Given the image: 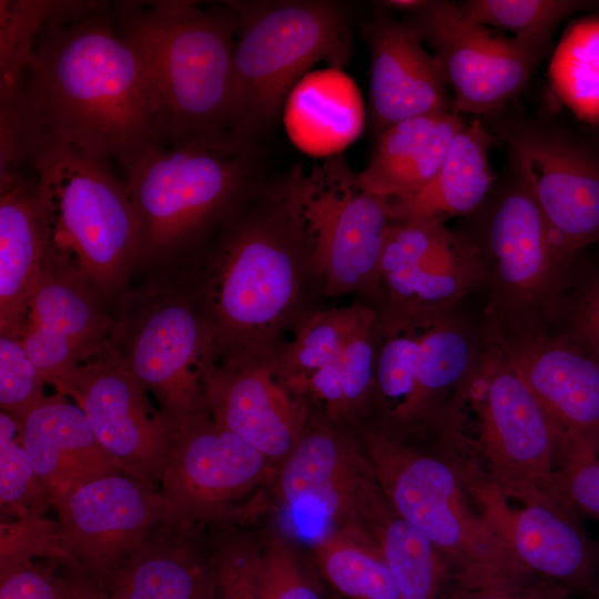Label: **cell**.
Here are the masks:
<instances>
[{
  "label": "cell",
  "instance_id": "obj_26",
  "mask_svg": "<svg viewBox=\"0 0 599 599\" xmlns=\"http://www.w3.org/2000/svg\"><path fill=\"white\" fill-rule=\"evenodd\" d=\"M49 263L34 179L0 171V333L20 335L31 295Z\"/></svg>",
  "mask_w": 599,
  "mask_h": 599
},
{
  "label": "cell",
  "instance_id": "obj_33",
  "mask_svg": "<svg viewBox=\"0 0 599 599\" xmlns=\"http://www.w3.org/2000/svg\"><path fill=\"white\" fill-rule=\"evenodd\" d=\"M95 1H0V101L16 100L43 30L52 22L84 14Z\"/></svg>",
  "mask_w": 599,
  "mask_h": 599
},
{
  "label": "cell",
  "instance_id": "obj_10",
  "mask_svg": "<svg viewBox=\"0 0 599 599\" xmlns=\"http://www.w3.org/2000/svg\"><path fill=\"white\" fill-rule=\"evenodd\" d=\"M506 172L473 214L468 234L489 271L501 311L516 319L519 331L534 329L531 321L558 294L570 265L560 255L545 216L509 159Z\"/></svg>",
  "mask_w": 599,
  "mask_h": 599
},
{
  "label": "cell",
  "instance_id": "obj_35",
  "mask_svg": "<svg viewBox=\"0 0 599 599\" xmlns=\"http://www.w3.org/2000/svg\"><path fill=\"white\" fill-rule=\"evenodd\" d=\"M376 329L357 336L298 383L294 390L319 402L332 419L351 418L374 388Z\"/></svg>",
  "mask_w": 599,
  "mask_h": 599
},
{
  "label": "cell",
  "instance_id": "obj_3",
  "mask_svg": "<svg viewBox=\"0 0 599 599\" xmlns=\"http://www.w3.org/2000/svg\"><path fill=\"white\" fill-rule=\"evenodd\" d=\"M27 163L50 261L101 293L119 290L142 256L141 223L124 181L106 161L58 144H29Z\"/></svg>",
  "mask_w": 599,
  "mask_h": 599
},
{
  "label": "cell",
  "instance_id": "obj_29",
  "mask_svg": "<svg viewBox=\"0 0 599 599\" xmlns=\"http://www.w3.org/2000/svg\"><path fill=\"white\" fill-rule=\"evenodd\" d=\"M193 527L162 524L108 578L112 599H200L206 560L191 541Z\"/></svg>",
  "mask_w": 599,
  "mask_h": 599
},
{
  "label": "cell",
  "instance_id": "obj_11",
  "mask_svg": "<svg viewBox=\"0 0 599 599\" xmlns=\"http://www.w3.org/2000/svg\"><path fill=\"white\" fill-rule=\"evenodd\" d=\"M379 334L374 387L389 422L407 427L440 418L480 352L468 326L449 311L395 309Z\"/></svg>",
  "mask_w": 599,
  "mask_h": 599
},
{
  "label": "cell",
  "instance_id": "obj_12",
  "mask_svg": "<svg viewBox=\"0 0 599 599\" xmlns=\"http://www.w3.org/2000/svg\"><path fill=\"white\" fill-rule=\"evenodd\" d=\"M300 254L304 243L284 196L231 235L212 290L214 341L230 338L247 352L281 321L294 301Z\"/></svg>",
  "mask_w": 599,
  "mask_h": 599
},
{
  "label": "cell",
  "instance_id": "obj_21",
  "mask_svg": "<svg viewBox=\"0 0 599 599\" xmlns=\"http://www.w3.org/2000/svg\"><path fill=\"white\" fill-rule=\"evenodd\" d=\"M204 396L206 409L220 427L277 468L307 426L303 396L278 368L258 361L253 352L237 353L222 367L211 366L204 378Z\"/></svg>",
  "mask_w": 599,
  "mask_h": 599
},
{
  "label": "cell",
  "instance_id": "obj_14",
  "mask_svg": "<svg viewBox=\"0 0 599 599\" xmlns=\"http://www.w3.org/2000/svg\"><path fill=\"white\" fill-rule=\"evenodd\" d=\"M277 467L220 427L209 412L173 423L160 480L166 524L194 527L237 514L240 501L275 478Z\"/></svg>",
  "mask_w": 599,
  "mask_h": 599
},
{
  "label": "cell",
  "instance_id": "obj_25",
  "mask_svg": "<svg viewBox=\"0 0 599 599\" xmlns=\"http://www.w3.org/2000/svg\"><path fill=\"white\" fill-rule=\"evenodd\" d=\"M18 426L50 507L91 480L122 473L84 413L62 394L44 397Z\"/></svg>",
  "mask_w": 599,
  "mask_h": 599
},
{
  "label": "cell",
  "instance_id": "obj_34",
  "mask_svg": "<svg viewBox=\"0 0 599 599\" xmlns=\"http://www.w3.org/2000/svg\"><path fill=\"white\" fill-rule=\"evenodd\" d=\"M548 79L559 102L589 126H599V16L570 23L552 52Z\"/></svg>",
  "mask_w": 599,
  "mask_h": 599
},
{
  "label": "cell",
  "instance_id": "obj_38",
  "mask_svg": "<svg viewBox=\"0 0 599 599\" xmlns=\"http://www.w3.org/2000/svg\"><path fill=\"white\" fill-rule=\"evenodd\" d=\"M262 548L243 535L220 539L206 560L200 599H260Z\"/></svg>",
  "mask_w": 599,
  "mask_h": 599
},
{
  "label": "cell",
  "instance_id": "obj_31",
  "mask_svg": "<svg viewBox=\"0 0 599 599\" xmlns=\"http://www.w3.org/2000/svg\"><path fill=\"white\" fill-rule=\"evenodd\" d=\"M309 75L287 99V130L306 152L331 156L358 135L362 109L353 83L337 69Z\"/></svg>",
  "mask_w": 599,
  "mask_h": 599
},
{
  "label": "cell",
  "instance_id": "obj_22",
  "mask_svg": "<svg viewBox=\"0 0 599 599\" xmlns=\"http://www.w3.org/2000/svg\"><path fill=\"white\" fill-rule=\"evenodd\" d=\"M274 479L283 505L309 508L335 529L365 531L363 511L377 480L365 451L342 429L307 423Z\"/></svg>",
  "mask_w": 599,
  "mask_h": 599
},
{
  "label": "cell",
  "instance_id": "obj_24",
  "mask_svg": "<svg viewBox=\"0 0 599 599\" xmlns=\"http://www.w3.org/2000/svg\"><path fill=\"white\" fill-rule=\"evenodd\" d=\"M370 52L369 113L378 136L416 116L456 112L439 60L404 21L382 17L366 29Z\"/></svg>",
  "mask_w": 599,
  "mask_h": 599
},
{
  "label": "cell",
  "instance_id": "obj_41",
  "mask_svg": "<svg viewBox=\"0 0 599 599\" xmlns=\"http://www.w3.org/2000/svg\"><path fill=\"white\" fill-rule=\"evenodd\" d=\"M258 589L260 599H323L296 552L280 537L262 548Z\"/></svg>",
  "mask_w": 599,
  "mask_h": 599
},
{
  "label": "cell",
  "instance_id": "obj_44",
  "mask_svg": "<svg viewBox=\"0 0 599 599\" xmlns=\"http://www.w3.org/2000/svg\"><path fill=\"white\" fill-rule=\"evenodd\" d=\"M572 593L541 576L524 581H501L469 589L451 588L447 599H569Z\"/></svg>",
  "mask_w": 599,
  "mask_h": 599
},
{
  "label": "cell",
  "instance_id": "obj_15",
  "mask_svg": "<svg viewBox=\"0 0 599 599\" xmlns=\"http://www.w3.org/2000/svg\"><path fill=\"white\" fill-rule=\"evenodd\" d=\"M84 413L98 441L123 474L159 487L173 423L111 343L51 383Z\"/></svg>",
  "mask_w": 599,
  "mask_h": 599
},
{
  "label": "cell",
  "instance_id": "obj_32",
  "mask_svg": "<svg viewBox=\"0 0 599 599\" xmlns=\"http://www.w3.org/2000/svg\"><path fill=\"white\" fill-rule=\"evenodd\" d=\"M317 567L345 599H402L393 575L372 537L334 529L313 546Z\"/></svg>",
  "mask_w": 599,
  "mask_h": 599
},
{
  "label": "cell",
  "instance_id": "obj_9",
  "mask_svg": "<svg viewBox=\"0 0 599 599\" xmlns=\"http://www.w3.org/2000/svg\"><path fill=\"white\" fill-rule=\"evenodd\" d=\"M534 194L562 258L571 265L599 243V140L551 110L507 111L484 121Z\"/></svg>",
  "mask_w": 599,
  "mask_h": 599
},
{
  "label": "cell",
  "instance_id": "obj_16",
  "mask_svg": "<svg viewBox=\"0 0 599 599\" xmlns=\"http://www.w3.org/2000/svg\"><path fill=\"white\" fill-rule=\"evenodd\" d=\"M451 464L481 516L524 568L581 599H599V542L587 535L576 511L546 501L512 507L474 461L456 455Z\"/></svg>",
  "mask_w": 599,
  "mask_h": 599
},
{
  "label": "cell",
  "instance_id": "obj_8",
  "mask_svg": "<svg viewBox=\"0 0 599 599\" xmlns=\"http://www.w3.org/2000/svg\"><path fill=\"white\" fill-rule=\"evenodd\" d=\"M283 195L326 293H383L388 200L363 189L339 153L307 173L297 167Z\"/></svg>",
  "mask_w": 599,
  "mask_h": 599
},
{
  "label": "cell",
  "instance_id": "obj_5",
  "mask_svg": "<svg viewBox=\"0 0 599 599\" xmlns=\"http://www.w3.org/2000/svg\"><path fill=\"white\" fill-rule=\"evenodd\" d=\"M364 451L392 508L441 555L451 588L469 589L535 575L488 525L451 461L417 451L393 436L368 432Z\"/></svg>",
  "mask_w": 599,
  "mask_h": 599
},
{
  "label": "cell",
  "instance_id": "obj_42",
  "mask_svg": "<svg viewBox=\"0 0 599 599\" xmlns=\"http://www.w3.org/2000/svg\"><path fill=\"white\" fill-rule=\"evenodd\" d=\"M28 556H1L0 599H67L64 577Z\"/></svg>",
  "mask_w": 599,
  "mask_h": 599
},
{
  "label": "cell",
  "instance_id": "obj_47",
  "mask_svg": "<svg viewBox=\"0 0 599 599\" xmlns=\"http://www.w3.org/2000/svg\"><path fill=\"white\" fill-rule=\"evenodd\" d=\"M427 3L426 0H388L384 1V6L405 11L406 13L414 12Z\"/></svg>",
  "mask_w": 599,
  "mask_h": 599
},
{
  "label": "cell",
  "instance_id": "obj_23",
  "mask_svg": "<svg viewBox=\"0 0 599 599\" xmlns=\"http://www.w3.org/2000/svg\"><path fill=\"white\" fill-rule=\"evenodd\" d=\"M92 290L78 272L49 261L31 295L19 337L47 384L109 345L112 321Z\"/></svg>",
  "mask_w": 599,
  "mask_h": 599
},
{
  "label": "cell",
  "instance_id": "obj_48",
  "mask_svg": "<svg viewBox=\"0 0 599 599\" xmlns=\"http://www.w3.org/2000/svg\"><path fill=\"white\" fill-rule=\"evenodd\" d=\"M334 599H341V598H334Z\"/></svg>",
  "mask_w": 599,
  "mask_h": 599
},
{
  "label": "cell",
  "instance_id": "obj_37",
  "mask_svg": "<svg viewBox=\"0 0 599 599\" xmlns=\"http://www.w3.org/2000/svg\"><path fill=\"white\" fill-rule=\"evenodd\" d=\"M470 21L509 31L544 57L557 27L577 11L593 8L587 0H467L456 3Z\"/></svg>",
  "mask_w": 599,
  "mask_h": 599
},
{
  "label": "cell",
  "instance_id": "obj_17",
  "mask_svg": "<svg viewBox=\"0 0 599 599\" xmlns=\"http://www.w3.org/2000/svg\"><path fill=\"white\" fill-rule=\"evenodd\" d=\"M439 60L457 113L486 119L506 109L542 54L467 19L455 2L427 1L404 19Z\"/></svg>",
  "mask_w": 599,
  "mask_h": 599
},
{
  "label": "cell",
  "instance_id": "obj_4",
  "mask_svg": "<svg viewBox=\"0 0 599 599\" xmlns=\"http://www.w3.org/2000/svg\"><path fill=\"white\" fill-rule=\"evenodd\" d=\"M440 419L453 451L474 461L508 499L561 504L552 495L554 429L496 342L479 352Z\"/></svg>",
  "mask_w": 599,
  "mask_h": 599
},
{
  "label": "cell",
  "instance_id": "obj_43",
  "mask_svg": "<svg viewBox=\"0 0 599 599\" xmlns=\"http://www.w3.org/2000/svg\"><path fill=\"white\" fill-rule=\"evenodd\" d=\"M554 497L573 511L599 521V457L558 468L552 483Z\"/></svg>",
  "mask_w": 599,
  "mask_h": 599
},
{
  "label": "cell",
  "instance_id": "obj_39",
  "mask_svg": "<svg viewBox=\"0 0 599 599\" xmlns=\"http://www.w3.org/2000/svg\"><path fill=\"white\" fill-rule=\"evenodd\" d=\"M0 500L19 518L40 516L48 499L24 450L18 422L0 413Z\"/></svg>",
  "mask_w": 599,
  "mask_h": 599
},
{
  "label": "cell",
  "instance_id": "obj_19",
  "mask_svg": "<svg viewBox=\"0 0 599 599\" xmlns=\"http://www.w3.org/2000/svg\"><path fill=\"white\" fill-rule=\"evenodd\" d=\"M495 342L547 416L558 468L599 457V358L570 336L551 337L537 328L514 338L497 331Z\"/></svg>",
  "mask_w": 599,
  "mask_h": 599
},
{
  "label": "cell",
  "instance_id": "obj_45",
  "mask_svg": "<svg viewBox=\"0 0 599 599\" xmlns=\"http://www.w3.org/2000/svg\"><path fill=\"white\" fill-rule=\"evenodd\" d=\"M569 318L568 336L599 358V273L579 291Z\"/></svg>",
  "mask_w": 599,
  "mask_h": 599
},
{
  "label": "cell",
  "instance_id": "obj_1",
  "mask_svg": "<svg viewBox=\"0 0 599 599\" xmlns=\"http://www.w3.org/2000/svg\"><path fill=\"white\" fill-rule=\"evenodd\" d=\"M104 7L57 20L41 33L11 101L26 155L40 142L120 162L156 141L143 61Z\"/></svg>",
  "mask_w": 599,
  "mask_h": 599
},
{
  "label": "cell",
  "instance_id": "obj_20",
  "mask_svg": "<svg viewBox=\"0 0 599 599\" xmlns=\"http://www.w3.org/2000/svg\"><path fill=\"white\" fill-rule=\"evenodd\" d=\"M383 293L410 313L449 311L486 276L478 247L467 233L437 222L390 221L379 261Z\"/></svg>",
  "mask_w": 599,
  "mask_h": 599
},
{
  "label": "cell",
  "instance_id": "obj_30",
  "mask_svg": "<svg viewBox=\"0 0 599 599\" xmlns=\"http://www.w3.org/2000/svg\"><path fill=\"white\" fill-rule=\"evenodd\" d=\"M363 528L380 551L402 599L448 598L447 564L428 538L392 508L378 483L367 499Z\"/></svg>",
  "mask_w": 599,
  "mask_h": 599
},
{
  "label": "cell",
  "instance_id": "obj_18",
  "mask_svg": "<svg viewBox=\"0 0 599 599\" xmlns=\"http://www.w3.org/2000/svg\"><path fill=\"white\" fill-rule=\"evenodd\" d=\"M114 349L177 423L207 412L204 378L212 366L214 333L184 302L158 297L116 328Z\"/></svg>",
  "mask_w": 599,
  "mask_h": 599
},
{
  "label": "cell",
  "instance_id": "obj_36",
  "mask_svg": "<svg viewBox=\"0 0 599 599\" xmlns=\"http://www.w3.org/2000/svg\"><path fill=\"white\" fill-rule=\"evenodd\" d=\"M376 325L374 311L361 304L318 312L301 326L278 369L294 389L325 361Z\"/></svg>",
  "mask_w": 599,
  "mask_h": 599
},
{
  "label": "cell",
  "instance_id": "obj_6",
  "mask_svg": "<svg viewBox=\"0 0 599 599\" xmlns=\"http://www.w3.org/2000/svg\"><path fill=\"white\" fill-rule=\"evenodd\" d=\"M237 19L233 53L235 132L248 142L277 118L315 63L334 69L349 54L348 14L325 0L229 2Z\"/></svg>",
  "mask_w": 599,
  "mask_h": 599
},
{
  "label": "cell",
  "instance_id": "obj_28",
  "mask_svg": "<svg viewBox=\"0 0 599 599\" xmlns=\"http://www.w3.org/2000/svg\"><path fill=\"white\" fill-rule=\"evenodd\" d=\"M495 142L484 120L465 121L432 181L409 197L388 200L390 221L445 224L450 217L476 212L497 180L489 161Z\"/></svg>",
  "mask_w": 599,
  "mask_h": 599
},
{
  "label": "cell",
  "instance_id": "obj_7",
  "mask_svg": "<svg viewBox=\"0 0 599 599\" xmlns=\"http://www.w3.org/2000/svg\"><path fill=\"white\" fill-rule=\"evenodd\" d=\"M248 142H151L119 163L142 229V256L180 247L235 199L251 174Z\"/></svg>",
  "mask_w": 599,
  "mask_h": 599
},
{
  "label": "cell",
  "instance_id": "obj_2",
  "mask_svg": "<svg viewBox=\"0 0 599 599\" xmlns=\"http://www.w3.org/2000/svg\"><path fill=\"white\" fill-rule=\"evenodd\" d=\"M197 2L124 1L113 20L141 55L158 142L237 140L233 53L237 19Z\"/></svg>",
  "mask_w": 599,
  "mask_h": 599
},
{
  "label": "cell",
  "instance_id": "obj_46",
  "mask_svg": "<svg viewBox=\"0 0 599 599\" xmlns=\"http://www.w3.org/2000/svg\"><path fill=\"white\" fill-rule=\"evenodd\" d=\"M67 599H112L105 586L69 570L64 577Z\"/></svg>",
  "mask_w": 599,
  "mask_h": 599
},
{
  "label": "cell",
  "instance_id": "obj_40",
  "mask_svg": "<svg viewBox=\"0 0 599 599\" xmlns=\"http://www.w3.org/2000/svg\"><path fill=\"white\" fill-rule=\"evenodd\" d=\"M43 377L16 335H0V406L22 419L45 396Z\"/></svg>",
  "mask_w": 599,
  "mask_h": 599
},
{
  "label": "cell",
  "instance_id": "obj_13",
  "mask_svg": "<svg viewBox=\"0 0 599 599\" xmlns=\"http://www.w3.org/2000/svg\"><path fill=\"white\" fill-rule=\"evenodd\" d=\"M41 556L105 583L119 565L166 521L160 488L123 473L91 480L57 505Z\"/></svg>",
  "mask_w": 599,
  "mask_h": 599
},
{
  "label": "cell",
  "instance_id": "obj_27",
  "mask_svg": "<svg viewBox=\"0 0 599 599\" xmlns=\"http://www.w3.org/2000/svg\"><path fill=\"white\" fill-rule=\"evenodd\" d=\"M465 120L457 112L435 113L398 122L377 138L357 183L386 200L409 197L424 189L441 165Z\"/></svg>",
  "mask_w": 599,
  "mask_h": 599
}]
</instances>
